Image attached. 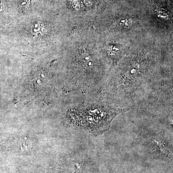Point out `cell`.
I'll return each mask as SVG.
<instances>
[{"mask_svg":"<svg viewBox=\"0 0 173 173\" xmlns=\"http://www.w3.org/2000/svg\"><path fill=\"white\" fill-rule=\"evenodd\" d=\"M85 111L86 127L93 134L99 135L109 130L114 118L127 110L112 105L97 104L90 106Z\"/></svg>","mask_w":173,"mask_h":173,"instance_id":"obj_1","label":"cell"},{"mask_svg":"<svg viewBox=\"0 0 173 173\" xmlns=\"http://www.w3.org/2000/svg\"><path fill=\"white\" fill-rule=\"evenodd\" d=\"M147 142L148 149L155 157L166 161H172V143L165 134L159 132L150 136Z\"/></svg>","mask_w":173,"mask_h":173,"instance_id":"obj_2","label":"cell"},{"mask_svg":"<svg viewBox=\"0 0 173 173\" xmlns=\"http://www.w3.org/2000/svg\"><path fill=\"white\" fill-rule=\"evenodd\" d=\"M34 84L37 88H40V86H43L46 82V76L44 73H40L37 75V76L34 77Z\"/></svg>","mask_w":173,"mask_h":173,"instance_id":"obj_3","label":"cell"}]
</instances>
